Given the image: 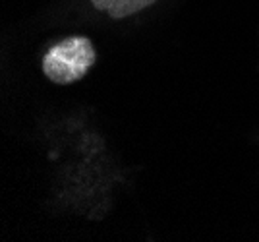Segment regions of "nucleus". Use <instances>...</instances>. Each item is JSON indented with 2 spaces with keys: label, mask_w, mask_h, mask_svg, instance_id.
Returning <instances> with one entry per match:
<instances>
[{
  "label": "nucleus",
  "mask_w": 259,
  "mask_h": 242,
  "mask_svg": "<svg viewBox=\"0 0 259 242\" xmlns=\"http://www.w3.org/2000/svg\"><path fill=\"white\" fill-rule=\"evenodd\" d=\"M95 58V49L87 37H68L45 55L43 72L54 84L68 86L85 76Z\"/></svg>",
  "instance_id": "obj_1"
},
{
  "label": "nucleus",
  "mask_w": 259,
  "mask_h": 242,
  "mask_svg": "<svg viewBox=\"0 0 259 242\" xmlns=\"http://www.w3.org/2000/svg\"><path fill=\"white\" fill-rule=\"evenodd\" d=\"M153 2H157V0H91V4L97 10L107 12L108 16L114 18V20L128 18L132 14L151 6Z\"/></svg>",
  "instance_id": "obj_2"
}]
</instances>
